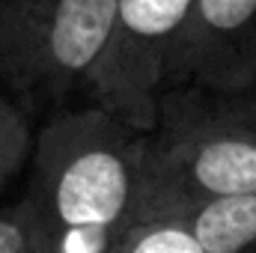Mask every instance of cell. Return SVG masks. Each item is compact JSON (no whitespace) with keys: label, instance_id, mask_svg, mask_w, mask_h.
Segmentation results:
<instances>
[{"label":"cell","instance_id":"7","mask_svg":"<svg viewBox=\"0 0 256 253\" xmlns=\"http://www.w3.org/2000/svg\"><path fill=\"white\" fill-rule=\"evenodd\" d=\"M114 253H206L191 212L170 206H140V218Z\"/></svg>","mask_w":256,"mask_h":253},{"label":"cell","instance_id":"3","mask_svg":"<svg viewBox=\"0 0 256 253\" xmlns=\"http://www.w3.org/2000/svg\"><path fill=\"white\" fill-rule=\"evenodd\" d=\"M143 206L191 212L214 200L256 196V143L232 126L206 90H167L143 137Z\"/></svg>","mask_w":256,"mask_h":253},{"label":"cell","instance_id":"9","mask_svg":"<svg viewBox=\"0 0 256 253\" xmlns=\"http://www.w3.org/2000/svg\"><path fill=\"white\" fill-rule=\"evenodd\" d=\"M0 253H42L24 196L0 208Z\"/></svg>","mask_w":256,"mask_h":253},{"label":"cell","instance_id":"8","mask_svg":"<svg viewBox=\"0 0 256 253\" xmlns=\"http://www.w3.org/2000/svg\"><path fill=\"white\" fill-rule=\"evenodd\" d=\"M36 146L33 120L0 90V194L30 164Z\"/></svg>","mask_w":256,"mask_h":253},{"label":"cell","instance_id":"1","mask_svg":"<svg viewBox=\"0 0 256 253\" xmlns=\"http://www.w3.org/2000/svg\"><path fill=\"white\" fill-rule=\"evenodd\" d=\"M140 131L84 104L36 131L24 202L42 253H114L140 218Z\"/></svg>","mask_w":256,"mask_h":253},{"label":"cell","instance_id":"6","mask_svg":"<svg viewBox=\"0 0 256 253\" xmlns=\"http://www.w3.org/2000/svg\"><path fill=\"white\" fill-rule=\"evenodd\" d=\"M191 224L206 253H256V196L196 206Z\"/></svg>","mask_w":256,"mask_h":253},{"label":"cell","instance_id":"5","mask_svg":"<svg viewBox=\"0 0 256 253\" xmlns=\"http://www.w3.org/2000/svg\"><path fill=\"white\" fill-rule=\"evenodd\" d=\"M256 84V0H194L170 54L167 90L244 92Z\"/></svg>","mask_w":256,"mask_h":253},{"label":"cell","instance_id":"2","mask_svg":"<svg viewBox=\"0 0 256 253\" xmlns=\"http://www.w3.org/2000/svg\"><path fill=\"white\" fill-rule=\"evenodd\" d=\"M116 0H0V90L51 120L86 92Z\"/></svg>","mask_w":256,"mask_h":253},{"label":"cell","instance_id":"10","mask_svg":"<svg viewBox=\"0 0 256 253\" xmlns=\"http://www.w3.org/2000/svg\"><path fill=\"white\" fill-rule=\"evenodd\" d=\"M208 96H212L214 108L256 143V84L244 92H230V96L208 92Z\"/></svg>","mask_w":256,"mask_h":253},{"label":"cell","instance_id":"4","mask_svg":"<svg viewBox=\"0 0 256 253\" xmlns=\"http://www.w3.org/2000/svg\"><path fill=\"white\" fill-rule=\"evenodd\" d=\"M194 0H116L102 57L86 80V104L149 134L167 92L170 54Z\"/></svg>","mask_w":256,"mask_h":253}]
</instances>
